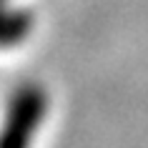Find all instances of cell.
<instances>
[{
  "mask_svg": "<svg viewBox=\"0 0 148 148\" xmlns=\"http://www.w3.org/2000/svg\"><path fill=\"white\" fill-rule=\"evenodd\" d=\"M48 108L50 101L40 83L18 86L5 106V116L0 123V148H33Z\"/></svg>",
  "mask_w": 148,
  "mask_h": 148,
  "instance_id": "1",
  "label": "cell"
},
{
  "mask_svg": "<svg viewBox=\"0 0 148 148\" xmlns=\"http://www.w3.org/2000/svg\"><path fill=\"white\" fill-rule=\"evenodd\" d=\"M33 13L30 10H13L0 8V48H15L20 45L33 30Z\"/></svg>",
  "mask_w": 148,
  "mask_h": 148,
  "instance_id": "2",
  "label": "cell"
},
{
  "mask_svg": "<svg viewBox=\"0 0 148 148\" xmlns=\"http://www.w3.org/2000/svg\"><path fill=\"white\" fill-rule=\"evenodd\" d=\"M5 3H8V0H0V8H3V5H5Z\"/></svg>",
  "mask_w": 148,
  "mask_h": 148,
  "instance_id": "3",
  "label": "cell"
}]
</instances>
